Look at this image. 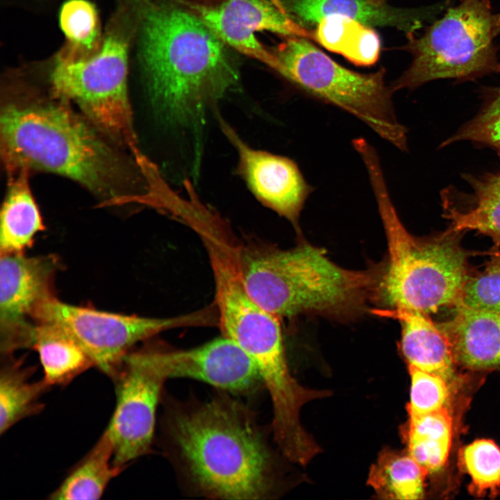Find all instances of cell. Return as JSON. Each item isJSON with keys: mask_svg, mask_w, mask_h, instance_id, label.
<instances>
[{"mask_svg": "<svg viewBox=\"0 0 500 500\" xmlns=\"http://www.w3.org/2000/svg\"><path fill=\"white\" fill-rule=\"evenodd\" d=\"M458 366L472 371L500 369V314L456 307L442 324Z\"/></svg>", "mask_w": 500, "mask_h": 500, "instance_id": "ac0fdd59", "label": "cell"}, {"mask_svg": "<svg viewBox=\"0 0 500 500\" xmlns=\"http://www.w3.org/2000/svg\"><path fill=\"white\" fill-rule=\"evenodd\" d=\"M192 228L199 235L208 254L215 284L217 326L265 371L285 356L279 317L262 307L249 292L243 278L240 243L216 215L196 220Z\"/></svg>", "mask_w": 500, "mask_h": 500, "instance_id": "ba28073f", "label": "cell"}, {"mask_svg": "<svg viewBox=\"0 0 500 500\" xmlns=\"http://www.w3.org/2000/svg\"><path fill=\"white\" fill-rule=\"evenodd\" d=\"M408 453L428 473L439 472L449 456L453 420L449 408L409 415L404 430Z\"/></svg>", "mask_w": 500, "mask_h": 500, "instance_id": "603a6c76", "label": "cell"}, {"mask_svg": "<svg viewBox=\"0 0 500 500\" xmlns=\"http://www.w3.org/2000/svg\"><path fill=\"white\" fill-rule=\"evenodd\" d=\"M140 53L150 99L168 124L201 128L238 83L228 47L194 11L167 3L143 10Z\"/></svg>", "mask_w": 500, "mask_h": 500, "instance_id": "7a4b0ae2", "label": "cell"}, {"mask_svg": "<svg viewBox=\"0 0 500 500\" xmlns=\"http://www.w3.org/2000/svg\"><path fill=\"white\" fill-rule=\"evenodd\" d=\"M1 357L0 433L19 421L39 414L44 408L42 395L49 388L42 378L33 381V367L24 365L22 358Z\"/></svg>", "mask_w": 500, "mask_h": 500, "instance_id": "ffe728a7", "label": "cell"}, {"mask_svg": "<svg viewBox=\"0 0 500 500\" xmlns=\"http://www.w3.org/2000/svg\"><path fill=\"white\" fill-rule=\"evenodd\" d=\"M33 319L35 324L52 325L69 336L90 356L94 367L109 377L135 344L169 329L215 322L210 306L176 317H148L76 306L56 296L38 307Z\"/></svg>", "mask_w": 500, "mask_h": 500, "instance_id": "30bf717a", "label": "cell"}, {"mask_svg": "<svg viewBox=\"0 0 500 500\" xmlns=\"http://www.w3.org/2000/svg\"><path fill=\"white\" fill-rule=\"evenodd\" d=\"M465 178L474 190L475 204L465 212L449 210L446 215L451 222L449 232L474 230L500 242V172L481 177L466 174Z\"/></svg>", "mask_w": 500, "mask_h": 500, "instance_id": "484cf974", "label": "cell"}, {"mask_svg": "<svg viewBox=\"0 0 500 500\" xmlns=\"http://www.w3.org/2000/svg\"><path fill=\"white\" fill-rule=\"evenodd\" d=\"M410 376L408 415H419L449 408L451 385L442 376L408 366Z\"/></svg>", "mask_w": 500, "mask_h": 500, "instance_id": "f546056e", "label": "cell"}, {"mask_svg": "<svg viewBox=\"0 0 500 500\" xmlns=\"http://www.w3.org/2000/svg\"></svg>", "mask_w": 500, "mask_h": 500, "instance_id": "e575fe53", "label": "cell"}, {"mask_svg": "<svg viewBox=\"0 0 500 500\" xmlns=\"http://www.w3.org/2000/svg\"><path fill=\"white\" fill-rule=\"evenodd\" d=\"M110 378L115 383L116 404L105 431L113 445V464L126 468L149 452L166 378L147 345L126 353Z\"/></svg>", "mask_w": 500, "mask_h": 500, "instance_id": "8fae6325", "label": "cell"}, {"mask_svg": "<svg viewBox=\"0 0 500 500\" xmlns=\"http://www.w3.org/2000/svg\"><path fill=\"white\" fill-rule=\"evenodd\" d=\"M32 349L39 356L46 385L66 386L77 376L94 367L85 351L59 328L36 324Z\"/></svg>", "mask_w": 500, "mask_h": 500, "instance_id": "7402d4cb", "label": "cell"}, {"mask_svg": "<svg viewBox=\"0 0 500 500\" xmlns=\"http://www.w3.org/2000/svg\"><path fill=\"white\" fill-rule=\"evenodd\" d=\"M29 174L28 170L22 169L8 175L0 215L1 254L24 253L33 246L37 233L45 229L31 190Z\"/></svg>", "mask_w": 500, "mask_h": 500, "instance_id": "d6986e66", "label": "cell"}, {"mask_svg": "<svg viewBox=\"0 0 500 500\" xmlns=\"http://www.w3.org/2000/svg\"><path fill=\"white\" fill-rule=\"evenodd\" d=\"M113 454L112 441L104 431L90 451L49 498L55 500L99 499L110 481L124 469L113 464Z\"/></svg>", "mask_w": 500, "mask_h": 500, "instance_id": "44dd1931", "label": "cell"}, {"mask_svg": "<svg viewBox=\"0 0 500 500\" xmlns=\"http://www.w3.org/2000/svg\"><path fill=\"white\" fill-rule=\"evenodd\" d=\"M227 46L258 60L277 72L279 65L256 33L268 31L288 37L314 39V33L292 19L275 1L224 0L212 6H192Z\"/></svg>", "mask_w": 500, "mask_h": 500, "instance_id": "4fadbf2b", "label": "cell"}, {"mask_svg": "<svg viewBox=\"0 0 500 500\" xmlns=\"http://www.w3.org/2000/svg\"><path fill=\"white\" fill-rule=\"evenodd\" d=\"M149 160H147V161H149ZM146 162H145V163H146ZM145 163H144V164H145ZM143 165H142V167H143ZM142 167H141V169H142ZM141 172H142V171H141ZM132 198H133V197H132ZM130 201H131V200H130Z\"/></svg>", "mask_w": 500, "mask_h": 500, "instance_id": "836d02e7", "label": "cell"}, {"mask_svg": "<svg viewBox=\"0 0 500 500\" xmlns=\"http://www.w3.org/2000/svg\"><path fill=\"white\" fill-rule=\"evenodd\" d=\"M372 311L400 322L401 350L408 366L439 375L451 386L456 383L458 365L450 342L427 315L405 308Z\"/></svg>", "mask_w": 500, "mask_h": 500, "instance_id": "2e32d148", "label": "cell"}, {"mask_svg": "<svg viewBox=\"0 0 500 500\" xmlns=\"http://www.w3.org/2000/svg\"><path fill=\"white\" fill-rule=\"evenodd\" d=\"M454 305L500 314V262L476 276L467 278Z\"/></svg>", "mask_w": 500, "mask_h": 500, "instance_id": "4dcf8cb0", "label": "cell"}, {"mask_svg": "<svg viewBox=\"0 0 500 500\" xmlns=\"http://www.w3.org/2000/svg\"><path fill=\"white\" fill-rule=\"evenodd\" d=\"M128 52L124 34L111 30L92 56L74 60L56 58L50 83L53 96L77 106L94 126L135 159L142 153L128 99Z\"/></svg>", "mask_w": 500, "mask_h": 500, "instance_id": "9c48e42d", "label": "cell"}, {"mask_svg": "<svg viewBox=\"0 0 500 500\" xmlns=\"http://www.w3.org/2000/svg\"><path fill=\"white\" fill-rule=\"evenodd\" d=\"M151 162H151V161L149 162L142 168V172H143V170H144V169L145 168V167H146L147 165H149V163H151ZM142 175H143V174H142ZM144 181H145V180H144ZM133 198H132V199H133ZM132 199H131V201H132Z\"/></svg>", "mask_w": 500, "mask_h": 500, "instance_id": "1f68e13d", "label": "cell"}, {"mask_svg": "<svg viewBox=\"0 0 500 500\" xmlns=\"http://www.w3.org/2000/svg\"><path fill=\"white\" fill-rule=\"evenodd\" d=\"M219 124L238 153V172L251 193L263 206L299 229L301 212L314 188L305 180L296 162L253 149L222 118Z\"/></svg>", "mask_w": 500, "mask_h": 500, "instance_id": "9a60e30c", "label": "cell"}, {"mask_svg": "<svg viewBox=\"0 0 500 500\" xmlns=\"http://www.w3.org/2000/svg\"><path fill=\"white\" fill-rule=\"evenodd\" d=\"M314 40L355 65L374 64L380 53V39L372 27L339 15L322 19L313 32Z\"/></svg>", "mask_w": 500, "mask_h": 500, "instance_id": "d4e9b609", "label": "cell"}, {"mask_svg": "<svg viewBox=\"0 0 500 500\" xmlns=\"http://www.w3.org/2000/svg\"><path fill=\"white\" fill-rule=\"evenodd\" d=\"M483 104L471 120L442 142L440 148L470 141L495 149L500 156V86L484 90Z\"/></svg>", "mask_w": 500, "mask_h": 500, "instance_id": "f1b7e54d", "label": "cell"}, {"mask_svg": "<svg viewBox=\"0 0 500 500\" xmlns=\"http://www.w3.org/2000/svg\"><path fill=\"white\" fill-rule=\"evenodd\" d=\"M460 462L469 475V490L478 496L490 491L496 494L500 488V448L492 440L480 439L460 451Z\"/></svg>", "mask_w": 500, "mask_h": 500, "instance_id": "83f0119b", "label": "cell"}, {"mask_svg": "<svg viewBox=\"0 0 500 500\" xmlns=\"http://www.w3.org/2000/svg\"><path fill=\"white\" fill-rule=\"evenodd\" d=\"M59 23L66 43L57 58L71 60L84 59L99 49L103 39L99 16L90 1H65L59 13Z\"/></svg>", "mask_w": 500, "mask_h": 500, "instance_id": "4316f807", "label": "cell"}, {"mask_svg": "<svg viewBox=\"0 0 500 500\" xmlns=\"http://www.w3.org/2000/svg\"><path fill=\"white\" fill-rule=\"evenodd\" d=\"M5 94L0 151L7 175L22 169L58 174L102 199L105 206L124 204L138 194L133 189L144 177L136 174L137 163L69 103L22 87Z\"/></svg>", "mask_w": 500, "mask_h": 500, "instance_id": "6da1fadb", "label": "cell"}, {"mask_svg": "<svg viewBox=\"0 0 500 500\" xmlns=\"http://www.w3.org/2000/svg\"><path fill=\"white\" fill-rule=\"evenodd\" d=\"M148 162H150V160L147 161V162L143 165V167H142L141 171L142 170V168L148 163ZM131 201H130V203H131Z\"/></svg>", "mask_w": 500, "mask_h": 500, "instance_id": "d6a6232c", "label": "cell"}, {"mask_svg": "<svg viewBox=\"0 0 500 500\" xmlns=\"http://www.w3.org/2000/svg\"><path fill=\"white\" fill-rule=\"evenodd\" d=\"M500 34V12L491 0H461L418 38L408 34L405 49L410 67L390 86L394 92L445 78L474 81L500 73L494 45Z\"/></svg>", "mask_w": 500, "mask_h": 500, "instance_id": "8992f818", "label": "cell"}, {"mask_svg": "<svg viewBox=\"0 0 500 500\" xmlns=\"http://www.w3.org/2000/svg\"><path fill=\"white\" fill-rule=\"evenodd\" d=\"M166 431L179 464L201 494L224 499H261L274 485L273 460L250 412L217 398L171 412Z\"/></svg>", "mask_w": 500, "mask_h": 500, "instance_id": "3957f363", "label": "cell"}, {"mask_svg": "<svg viewBox=\"0 0 500 500\" xmlns=\"http://www.w3.org/2000/svg\"><path fill=\"white\" fill-rule=\"evenodd\" d=\"M60 267L55 255L1 254V357L33 348L36 329L33 316L41 303L55 297L53 284Z\"/></svg>", "mask_w": 500, "mask_h": 500, "instance_id": "7c38bea8", "label": "cell"}, {"mask_svg": "<svg viewBox=\"0 0 500 500\" xmlns=\"http://www.w3.org/2000/svg\"><path fill=\"white\" fill-rule=\"evenodd\" d=\"M271 51L283 77L355 116L399 149L408 150V130L397 119L384 69L369 74L348 69L301 37H289Z\"/></svg>", "mask_w": 500, "mask_h": 500, "instance_id": "52a82bcc", "label": "cell"}, {"mask_svg": "<svg viewBox=\"0 0 500 500\" xmlns=\"http://www.w3.org/2000/svg\"><path fill=\"white\" fill-rule=\"evenodd\" d=\"M297 22L316 23L332 15L344 16L365 25L397 28L407 34L420 27L430 11L396 8L385 0H276Z\"/></svg>", "mask_w": 500, "mask_h": 500, "instance_id": "e0dca14e", "label": "cell"}, {"mask_svg": "<svg viewBox=\"0 0 500 500\" xmlns=\"http://www.w3.org/2000/svg\"><path fill=\"white\" fill-rule=\"evenodd\" d=\"M383 224L388 256L379 300L389 308H405L428 315L454 305L467 279L466 256L447 237L424 240L410 233L394 206L374 147L360 151Z\"/></svg>", "mask_w": 500, "mask_h": 500, "instance_id": "5b68a950", "label": "cell"}, {"mask_svg": "<svg viewBox=\"0 0 500 500\" xmlns=\"http://www.w3.org/2000/svg\"><path fill=\"white\" fill-rule=\"evenodd\" d=\"M428 474L408 452L384 449L370 469L367 483L385 499H422Z\"/></svg>", "mask_w": 500, "mask_h": 500, "instance_id": "cb8c5ba5", "label": "cell"}, {"mask_svg": "<svg viewBox=\"0 0 500 500\" xmlns=\"http://www.w3.org/2000/svg\"><path fill=\"white\" fill-rule=\"evenodd\" d=\"M240 261L253 298L279 318L310 314L345 319L379 300L384 267L344 269L309 244L288 250L240 244Z\"/></svg>", "mask_w": 500, "mask_h": 500, "instance_id": "277c9868", "label": "cell"}, {"mask_svg": "<svg viewBox=\"0 0 500 500\" xmlns=\"http://www.w3.org/2000/svg\"><path fill=\"white\" fill-rule=\"evenodd\" d=\"M148 347L166 379L190 378L238 393L249 392L262 383L251 358L223 335L189 349L172 350L153 344Z\"/></svg>", "mask_w": 500, "mask_h": 500, "instance_id": "5bb4252c", "label": "cell"}]
</instances>
